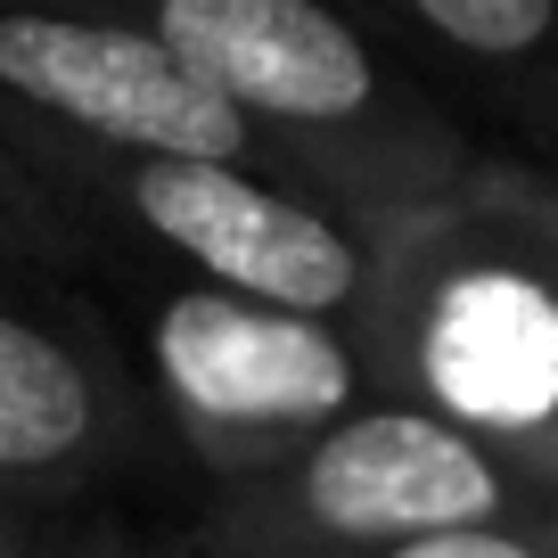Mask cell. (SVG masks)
<instances>
[{
  "label": "cell",
  "mask_w": 558,
  "mask_h": 558,
  "mask_svg": "<svg viewBox=\"0 0 558 558\" xmlns=\"http://www.w3.org/2000/svg\"><path fill=\"white\" fill-rule=\"evenodd\" d=\"M362 345L386 402L558 493V173L485 148L436 214L386 239Z\"/></svg>",
  "instance_id": "6da1fadb"
},
{
  "label": "cell",
  "mask_w": 558,
  "mask_h": 558,
  "mask_svg": "<svg viewBox=\"0 0 558 558\" xmlns=\"http://www.w3.org/2000/svg\"><path fill=\"white\" fill-rule=\"evenodd\" d=\"M148 34L239 107L279 181L386 239L436 214L485 165L476 132L362 17L313 0H157Z\"/></svg>",
  "instance_id": "7a4b0ae2"
},
{
  "label": "cell",
  "mask_w": 558,
  "mask_h": 558,
  "mask_svg": "<svg viewBox=\"0 0 558 558\" xmlns=\"http://www.w3.org/2000/svg\"><path fill=\"white\" fill-rule=\"evenodd\" d=\"M50 197L83 222L99 263H157L173 288H214L271 313L362 329L386 279V230L296 190L255 165H173V157H99L74 140L17 132Z\"/></svg>",
  "instance_id": "3957f363"
},
{
  "label": "cell",
  "mask_w": 558,
  "mask_h": 558,
  "mask_svg": "<svg viewBox=\"0 0 558 558\" xmlns=\"http://www.w3.org/2000/svg\"><path fill=\"white\" fill-rule=\"evenodd\" d=\"M558 493L525 485L509 460L469 444L460 427L369 402L362 418L329 427L296 460H279L255 485H230L206 501L190 550L197 558H386L436 534L501 525Z\"/></svg>",
  "instance_id": "277c9868"
},
{
  "label": "cell",
  "mask_w": 558,
  "mask_h": 558,
  "mask_svg": "<svg viewBox=\"0 0 558 558\" xmlns=\"http://www.w3.org/2000/svg\"><path fill=\"white\" fill-rule=\"evenodd\" d=\"M132 369L157 427L214 476V493L255 485L329 427L386 402L362 329L271 313L214 288H173V279L140 313Z\"/></svg>",
  "instance_id": "5b68a950"
},
{
  "label": "cell",
  "mask_w": 558,
  "mask_h": 558,
  "mask_svg": "<svg viewBox=\"0 0 558 558\" xmlns=\"http://www.w3.org/2000/svg\"><path fill=\"white\" fill-rule=\"evenodd\" d=\"M0 123L74 140L99 157L271 173L246 116L173 41L148 34V17H25V9H0Z\"/></svg>",
  "instance_id": "8992f818"
},
{
  "label": "cell",
  "mask_w": 558,
  "mask_h": 558,
  "mask_svg": "<svg viewBox=\"0 0 558 558\" xmlns=\"http://www.w3.org/2000/svg\"><path fill=\"white\" fill-rule=\"evenodd\" d=\"M157 436L140 369L99 320L34 304L25 279H0V493L66 501L99 476L132 469Z\"/></svg>",
  "instance_id": "52a82bcc"
},
{
  "label": "cell",
  "mask_w": 558,
  "mask_h": 558,
  "mask_svg": "<svg viewBox=\"0 0 558 558\" xmlns=\"http://www.w3.org/2000/svg\"><path fill=\"white\" fill-rule=\"evenodd\" d=\"M362 25L460 123H493L518 165L558 173V0H386Z\"/></svg>",
  "instance_id": "ba28073f"
},
{
  "label": "cell",
  "mask_w": 558,
  "mask_h": 558,
  "mask_svg": "<svg viewBox=\"0 0 558 558\" xmlns=\"http://www.w3.org/2000/svg\"><path fill=\"white\" fill-rule=\"evenodd\" d=\"M83 263H99V246L83 239V222L50 197V181L25 165V148L0 123V279L41 288V279H66Z\"/></svg>",
  "instance_id": "9c48e42d"
},
{
  "label": "cell",
  "mask_w": 558,
  "mask_h": 558,
  "mask_svg": "<svg viewBox=\"0 0 558 558\" xmlns=\"http://www.w3.org/2000/svg\"><path fill=\"white\" fill-rule=\"evenodd\" d=\"M386 558H558V501L525 509V518H501V525L411 542V550H386Z\"/></svg>",
  "instance_id": "30bf717a"
},
{
  "label": "cell",
  "mask_w": 558,
  "mask_h": 558,
  "mask_svg": "<svg viewBox=\"0 0 558 558\" xmlns=\"http://www.w3.org/2000/svg\"><path fill=\"white\" fill-rule=\"evenodd\" d=\"M50 558H197V550H190V534H181V542H123V534H83V542H66V550H50Z\"/></svg>",
  "instance_id": "8fae6325"
},
{
  "label": "cell",
  "mask_w": 558,
  "mask_h": 558,
  "mask_svg": "<svg viewBox=\"0 0 558 558\" xmlns=\"http://www.w3.org/2000/svg\"><path fill=\"white\" fill-rule=\"evenodd\" d=\"M0 558H41V542H34V525H25V509L0 493Z\"/></svg>",
  "instance_id": "7c38bea8"
}]
</instances>
